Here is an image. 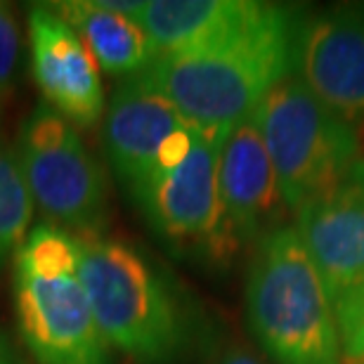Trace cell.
Wrapping results in <instances>:
<instances>
[{
  "mask_svg": "<svg viewBox=\"0 0 364 364\" xmlns=\"http://www.w3.org/2000/svg\"><path fill=\"white\" fill-rule=\"evenodd\" d=\"M298 24L289 5L263 3L244 24L199 48L159 55L137 78L192 126L230 130L294 74Z\"/></svg>",
  "mask_w": 364,
  "mask_h": 364,
  "instance_id": "1",
  "label": "cell"
},
{
  "mask_svg": "<svg viewBox=\"0 0 364 364\" xmlns=\"http://www.w3.org/2000/svg\"><path fill=\"white\" fill-rule=\"evenodd\" d=\"M19 336L38 364H112V348L92 315L71 232L41 223L14 253Z\"/></svg>",
  "mask_w": 364,
  "mask_h": 364,
  "instance_id": "2",
  "label": "cell"
},
{
  "mask_svg": "<svg viewBox=\"0 0 364 364\" xmlns=\"http://www.w3.org/2000/svg\"><path fill=\"white\" fill-rule=\"evenodd\" d=\"M81 279L109 348L135 364H176L189 324L168 279L135 246L109 237H76Z\"/></svg>",
  "mask_w": 364,
  "mask_h": 364,
  "instance_id": "3",
  "label": "cell"
},
{
  "mask_svg": "<svg viewBox=\"0 0 364 364\" xmlns=\"http://www.w3.org/2000/svg\"><path fill=\"white\" fill-rule=\"evenodd\" d=\"M246 319L277 364H343L333 305L296 228L260 237L246 282Z\"/></svg>",
  "mask_w": 364,
  "mask_h": 364,
  "instance_id": "4",
  "label": "cell"
},
{
  "mask_svg": "<svg viewBox=\"0 0 364 364\" xmlns=\"http://www.w3.org/2000/svg\"><path fill=\"white\" fill-rule=\"evenodd\" d=\"M270 154L282 203L298 210L358 159V135L296 74L282 78L253 112Z\"/></svg>",
  "mask_w": 364,
  "mask_h": 364,
  "instance_id": "5",
  "label": "cell"
},
{
  "mask_svg": "<svg viewBox=\"0 0 364 364\" xmlns=\"http://www.w3.org/2000/svg\"><path fill=\"white\" fill-rule=\"evenodd\" d=\"M17 161L46 223L97 237L107 223V180L71 121L41 102L19 130Z\"/></svg>",
  "mask_w": 364,
  "mask_h": 364,
  "instance_id": "6",
  "label": "cell"
},
{
  "mask_svg": "<svg viewBox=\"0 0 364 364\" xmlns=\"http://www.w3.org/2000/svg\"><path fill=\"white\" fill-rule=\"evenodd\" d=\"M230 130L196 128L194 144L182 161L154 171L130 196L159 237L173 246L218 253L230 249L218 192V166Z\"/></svg>",
  "mask_w": 364,
  "mask_h": 364,
  "instance_id": "7",
  "label": "cell"
},
{
  "mask_svg": "<svg viewBox=\"0 0 364 364\" xmlns=\"http://www.w3.org/2000/svg\"><path fill=\"white\" fill-rule=\"evenodd\" d=\"M294 74L346 121L364 114V3H348L298 24Z\"/></svg>",
  "mask_w": 364,
  "mask_h": 364,
  "instance_id": "8",
  "label": "cell"
},
{
  "mask_svg": "<svg viewBox=\"0 0 364 364\" xmlns=\"http://www.w3.org/2000/svg\"><path fill=\"white\" fill-rule=\"evenodd\" d=\"M296 232L331 305L364 282V159L296 210Z\"/></svg>",
  "mask_w": 364,
  "mask_h": 364,
  "instance_id": "9",
  "label": "cell"
},
{
  "mask_svg": "<svg viewBox=\"0 0 364 364\" xmlns=\"http://www.w3.org/2000/svg\"><path fill=\"white\" fill-rule=\"evenodd\" d=\"M31 71L43 102L76 128H92L105 114V85L100 67L74 28L50 5L28 12Z\"/></svg>",
  "mask_w": 364,
  "mask_h": 364,
  "instance_id": "10",
  "label": "cell"
},
{
  "mask_svg": "<svg viewBox=\"0 0 364 364\" xmlns=\"http://www.w3.org/2000/svg\"><path fill=\"white\" fill-rule=\"evenodd\" d=\"M187 123L168 100L144 88L137 76L116 88L102 123V142L128 194L147 180L164 144Z\"/></svg>",
  "mask_w": 364,
  "mask_h": 364,
  "instance_id": "11",
  "label": "cell"
},
{
  "mask_svg": "<svg viewBox=\"0 0 364 364\" xmlns=\"http://www.w3.org/2000/svg\"><path fill=\"white\" fill-rule=\"evenodd\" d=\"M218 192L232 242L256 237L265 220H270L274 203L282 201L270 154L253 114L230 128L218 166Z\"/></svg>",
  "mask_w": 364,
  "mask_h": 364,
  "instance_id": "12",
  "label": "cell"
},
{
  "mask_svg": "<svg viewBox=\"0 0 364 364\" xmlns=\"http://www.w3.org/2000/svg\"><path fill=\"white\" fill-rule=\"evenodd\" d=\"M81 36L100 71L109 76H137L156 60V48L142 24L107 0H67L50 5Z\"/></svg>",
  "mask_w": 364,
  "mask_h": 364,
  "instance_id": "13",
  "label": "cell"
},
{
  "mask_svg": "<svg viewBox=\"0 0 364 364\" xmlns=\"http://www.w3.org/2000/svg\"><path fill=\"white\" fill-rule=\"evenodd\" d=\"M256 0H151L142 3L137 21L159 55L199 48L253 17Z\"/></svg>",
  "mask_w": 364,
  "mask_h": 364,
  "instance_id": "14",
  "label": "cell"
},
{
  "mask_svg": "<svg viewBox=\"0 0 364 364\" xmlns=\"http://www.w3.org/2000/svg\"><path fill=\"white\" fill-rule=\"evenodd\" d=\"M33 208L17 151L0 144V265L17 253L31 232Z\"/></svg>",
  "mask_w": 364,
  "mask_h": 364,
  "instance_id": "15",
  "label": "cell"
},
{
  "mask_svg": "<svg viewBox=\"0 0 364 364\" xmlns=\"http://www.w3.org/2000/svg\"><path fill=\"white\" fill-rule=\"evenodd\" d=\"M333 317L341 341L343 364L364 360V282L333 303Z\"/></svg>",
  "mask_w": 364,
  "mask_h": 364,
  "instance_id": "16",
  "label": "cell"
},
{
  "mask_svg": "<svg viewBox=\"0 0 364 364\" xmlns=\"http://www.w3.org/2000/svg\"><path fill=\"white\" fill-rule=\"evenodd\" d=\"M19 26L12 10L0 3V97L12 85V78L17 74L19 64Z\"/></svg>",
  "mask_w": 364,
  "mask_h": 364,
  "instance_id": "17",
  "label": "cell"
},
{
  "mask_svg": "<svg viewBox=\"0 0 364 364\" xmlns=\"http://www.w3.org/2000/svg\"><path fill=\"white\" fill-rule=\"evenodd\" d=\"M0 364H21L17 350L12 348L10 338L3 331H0Z\"/></svg>",
  "mask_w": 364,
  "mask_h": 364,
  "instance_id": "18",
  "label": "cell"
},
{
  "mask_svg": "<svg viewBox=\"0 0 364 364\" xmlns=\"http://www.w3.org/2000/svg\"><path fill=\"white\" fill-rule=\"evenodd\" d=\"M220 364H260V362H258L256 358H253L251 353H244V350H232V353L225 355Z\"/></svg>",
  "mask_w": 364,
  "mask_h": 364,
  "instance_id": "19",
  "label": "cell"
},
{
  "mask_svg": "<svg viewBox=\"0 0 364 364\" xmlns=\"http://www.w3.org/2000/svg\"><path fill=\"white\" fill-rule=\"evenodd\" d=\"M358 364H364V360H362V362H358Z\"/></svg>",
  "mask_w": 364,
  "mask_h": 364,
  "instance_id": "20",
  "label": "cell"
}]
</instances>
